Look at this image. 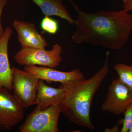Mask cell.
I'll use <instances>...</instances> for the list:
<instances>
[{"instance_id": "20", "label": "cell", "mask_w": 132, "mask_h": 132, "mask_svg": "<svg viewBox=\"0 0 132 132\" xmlns=\"http://www.w3.org/2000/svg\"><path fill=\"white\" fill-rule=\"evenodd\" d=\"M130 1V0H123V1Z\"/></svg>"}, {"instance_id": "17", "label": "cell", "mask_w": 132, "mask_h": 132, "mask_svg": "<svg viewBox=\"0 0 132 132\" xmlns=\"http://www.w3.org/2000/svg\"><path fill=\"white\" fill-rule=\"evenodd\" d=\"M123 2V9L128 12L132 10V0L125 1Z\"/></svg>"}, {"instance_id": "10", "label": "cell", "mask_w": 132, "mask_h": 132, "mask_svg": "<svg viewBox=\"0 0 132 132\" xmlns=\"http://www.w3.org/2000/svg\"><path fill=\"white\" fill-rule=\"evenodd\" d=\"M13 33L12 29L6 28L0 39V91L6 89L11 92L13 90V73L8 54L9 43Z\"/></svg>"}, {"instance_id": "11", "label": "cell", "mask_w": 132, "mask_h": 132, "mask_svg": "<svg viewBox=\"0 0 132 132\" xmlns=\"http://www.w3.org/2000/svg\"><path fill=\"white\" fill-rule=\"evenodd\" d=\"M64 91L62 88H56L50 86L44 81L39 80L37 88L36 107L45 110L52 106L60 105L63 101Z\"/></svg>"}, {"instance_id": "12", "label": "cell", "mask_w": 132, "mask_h": 132, "mask_svg": "<svg viewBox=\"0 0 132 132\" xmlns=\"http://www.w3.org/2000/svg\"><path fill=\"white\" fill-rule=\"evenodd\" d=\"M40 8L45 16H57L64 19L69 23L73 24L74 20L65 6L62 0H32Z\"/></svg>"}, {"instance_id": "16", "label": "cell", "mask_w": 132, "mask_h": 132, "mask_svg": "<svg viewBox=\"0 0 132 132\" xmlns=\"http://www.w3.org/2000/svg\"><path fill=\"white\" fill-rule=\"evenodd\" d=\"M7 3V0H0V39L1 38L5 33V30L2 25L1 18L3 9L6 5Z\"/></svg>"}, {"instance_id": "18", "label": "cell", "mask_w": 132, "mask_h": 132, "mask_svg": "<svg viewBox=\"0 0 132 132\" xmlns=\"http://www.w3.org/2000/svg\"><path fill=\"white\" fill-rule=\"evenodd\" d=\"M66 1H67L68 2L71 3H72V5H73V4L75 3L73 0H66Z\"/></svg>"}, {"instance_id": "9", "label": "cell", "mask_w": 132, "mask_h": 132, "mask_svg": "<svg viewBox=\"0 0 132 132\" xmlns=\"http://www.w3.org/2000/svg\"><path fill=\"white\" fill-rule=\"evenodd\" d=\"M13 26L17 33L21 48H45L47 46V41L37 30L34 23L14 20Z\"/></svg>"}, {"instance_id": "8", "label": "cell", "mask_w": 132, "mask_h": 132, "mask_svg": "<svg viewBox=\"0 0 132 132\" xmlns=\"http://www.w3.org/2000/svg\"><path fill=\"white\" fill-rule=\"evenodd\" d=\"M24 70L32 74L39 79L50 83L59 82L64 84L85 78L82 72L79 69L69 72H63L46 67L26 66Z\"/></svg>"}, {"instance_id": "5", "label": "cell", "mask_w": 132, "mask_h": 132, "mask_svg": "<svg viewBox=\"0 0 132 132\" xmlns=\"http://www.w3.org/2000/svg\"><path fill=\"white\" fill-rule=\"evenodd\" d=\"M13 95L24 108L36 104L39 79L27 71L12 67Z\"/></svg>"}, {"instance_id": "13", "label": "cell", "mask_w": 132, "mask_h": 132, "mask_svg": "<svg viewBox=\"0 0 132 132\" xmlns=\"http://www.w3.org/2000/svg\"><path fill=\"white\" fill-rule=\"evenodd\" d=\"M114 69L120 80L132 89V65L118 63L114 66Z\"/></svg>"}, {"instance_id": "1", "label": "cell", "mask_w": 132, "mask_h": 132, "mask_svg": "<svg viewBox=\"0 0 132 132\" xmlns=\"http://www.w3.org/2000/svg\"><path fill=\"white\" fill-rule=\"evenodd\" d=\"M72 5L77 14L73 23L76 30L72 37L75 43L118 50L127 42L132 31V15L128 12L123 9L87 13L75 3Z\"/></svg>"}, {"instance_id": "14", "label": "cell", "mask_w": 132, "mask_h": 132, "mask_svg": "<svg viewBox=\"0 0 132 132\" xmlns=\"http://www.w3.org/2000/svg\"><path fill=\"white\" fill-rule=\"evenodd\" d=\"M40 26L43 31L51 34H56L59 29L58 22L49 16H45L41 22Z\"/></svg>"}, {"instance_id": "15", "label": "cell", "mask_w": 132, "mask_h": 132, "mask_svg": "<svg viewBox=\"0 0 132 132\" xmlns=\"http://www.w3.org/2000/svg\"><path fill=\"white\" fill-rule=\"evenodd\" d=\"M124 118L121 132H128L132 126V104L130 105L124 113Z\"/></svg>"}, {"instance_id": "19", "label": "cell", "mask_w": 132, "mask_h": 132, "mask_svg": "<svg viewBox=\"0 0 132 132\" xmlns=\"http://www.w3.org/2000/svg\"><path fill=\"white\" fill-rule=\"evenodd\" d=\"M128 132H132V126L131 127V128H130V130H129V131Z\"/></svg>"}, {"instance_id": "6", "label": "cell", "mask_w": 132, "mask_h": 132, "mask_svg": "<svg viewBox=\"0 0 132 132\" xmlns=\"http://www.w3.org/2000/svg\"><path fill=\"white\" fill-rule=\"evenodd\" d=\"M132 104V89L118 78L114 79L109 86L106 98L102 104L101 109L114 115L124 113Z\"/></svg>"}, {"instance_id": "2", "label": "cell", "mask_w": 132, "mask_h": 132, "mask_svg": "<svg viewBox=\"0 0 132 132\" xmlns=\"http://www.w3.org/2000/svg\"><path fill=\"white\" fill-rule=\"evenodd\" d=\"M110 52L106 53L104 66L94 75L64 84L60 87L64 91V97L61 105L62 112L68 119L81 127L90 130L95 127L90 117L93 97L109 73Z\"/></svg>"}, {"instance_id": "7", "label": "cell", "mask_w": 132, "mask_h": 132, "mask_svg": "<svg viewBox=\"0 0 132 132\" xmlns=\"http://www.w3.org/2000/svg\"><path fill=\"white\" fill-rule=\"evenodd\" d=\"M24 108L9 90L0 91V131H10L24 118Z\"/></svg>"}, {"instance_id": "3", "label": "cell", "mask_w": 132, "mask_h": 132, "mask_svg": "<svg viewBox=\"0 0 132 132\" xmlns=\"http://www.w3.org/2000/svg\"><path fill=\"white\" fill-rule=\"evenodd\" d=\"M62 48L57 44L50 50L40 48H21L15 54L14 59L20 65H38L55 68L62 61Z\"/></svg>"}, {"instance_id": "4", "label": "cell", "mask_w": 132, "mask_h": 132, "mask_svg": "<svg viewBox=\"0 0 132 132\" xmlns=\"http://www.w3.org/2000/svg\"><path fill=\"white\" fill-rule=\"evenodd\" d=\"M62 112L61 105L45 110L36 107L19 128L20 132H59L58 123Z\"/></svg>"}]
</instances>
